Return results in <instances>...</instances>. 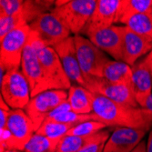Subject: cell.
I'll use <instances>...</instances> for the list:
<instances>
[{"mask_svg": "<svg viewBox=\"0 0 152 152\" xmlns=\"http://www.w3.org/2000/svg\"><path fill=\"white\" fill-rule=\"evenodd\" d=\"M94 94L93 113L107 127H121L148 132L152 127V115L141 107H132Z\"/></svg>", "mask_w": 152, "mask_h": 152, "instance_id": "obj_1", "label": "cell"}, {"mask_svg": "<svg viewBox=\"0 0 152 152\" xmlns=\"http://www.w3.org/2000/svg\"><path fill=\"white\" fill-rule=\"evenodd\" d=\"M29 39L36 49L39 62L50 88L60 90L69 89L72 86V83L67 77L60 58L54 48L48 47L43 43L37 34L32 31Z\"/></svg>", "mask_w": 152, "mask_h": 152, "instance_id": "obj_2", "label": "cell"}, {"mask_svg": "<svg viewBox=\"0 0 152 152\" xmlns=\"http://www.w3.org/2000/svg\"><path fill=\"white\" fill-rule=\"evenodd\" d=\"M31 29L28 25L19 26L0 39V66L7 71L21 67L24 50L28 43Z\"/></svg>", "mask_w": 152, "mask_h": 152, "instance_id": "obj_3", "label": "cell"}, {"mask_svg": "<svg viewBox=\"0 0 152 152\" xmlns=\"http://www.w3.org/2000/svg\"><path fill=\"white\" fill-rule=\"evenodd\" d=\"M96 4V0H58L53 12L63 19L71 34L80 35L87 26Z\"/></svg>", "mask_w": 152, "mask_h": 152, "instance_id": "obj_4", "label": "cell"}, {"mask_svg": "<svg viewBox=\"0 0 152 152\" xmlns=\"http://www.w3.org/2000/svg\"><path fill=\"white\" fill-rule=\"evenodd\" d=\"M77 56L84 76L102 77L105 66L111 61L107 54L82 35L74 36Z\"/></svg>", "mask_w": 152, "mask_h": 152, "instance_id": "obj_5", "label": "cell"}, {"mask_svg": "<svg viewBox=\"0 0 152 152\" xmlns=\"http://www.w3.org/2000/svg\"><path fill=\"white\" fill-rule=\"evenodd\" d=\"M0 87L1 96L12 109H25L31 99L29 83L21 69L7 71Z\"/></svg>", "mask_w": 152, "mask_h": 152, "instance_id": "obj_6", "label": "cell"}, {"mask_svg": "<svg viewBox=\"0 0 152 152\" xmlns=\"http://www.w3.org/2000/svg\"><path fill=\"white\" fill-rule=\"evenodd\" d=\"M28 26L43 43L51 48L71 37V32L66 23L53 11L40 15Z\"/></svg>", "mask_w": 152, "mask_h": 152, "instance_id": "obj_7", "label": "cell"}, {"mask_svg": "<svg viewBox=\"0 0 152 152\" xmlns=\"http://www.w3.org/2000/svg\"><path fill=\"white\" fill-rule=\"evenodd\" d=\"M67 95L66 90L50 89L31 98L24 110L32 120L36 132L53 110L67 100Z\"/></svg>", "mask_w": 152, "mask_h": 152, "instance_id": "obj_8", "label": "cell"}, {"mask_svg": "<svg viewBox=\"0 0 152 152\" xmlns=\"http://www.w3.org/2000/svg\"><path fill=\"white\" fill-rule=\"evenodd\" d=\"M21 71L29 83L31 89V98L41 92L51 89L44 75L36 49L30 39L23 53Z\"/></svg>", "mask_w": 152, "mask_h": 152, "instance_id": "obj_9", "label": "cell"}, {"mask_svg": "<svg viewBox=\"0 0 152 152\" xmlns=\"http://www.w3.org/2000/svg\"><path fill=\"white\" fill-rule=\"evenodd\" d=\"M85 81L86 88L92 93L100 95L118 103L132 107H140L135 99L133 89L129 87L115 84L104 77H85Z\"/></svg>", "mask_w": 152, "mask_h": 152, "instance_id": "obj_10", "label": "cell"}, {"mask_svg": "<svg viewBox=\"0 0 152 152\" xmlns=\"http://www.w3.org/2000/svg\"><path fill=\"white\" fill-rule=\"evenodd\" d=\"M14 140V149L23 151L26 145L36 133L30 118L24 109H12L6 127Z\"/></svg>", "mask_w": 152, "mask_h": 152, "instance_id": "obj_11", "label": "cell"}, {"mask_svg": "<svg viewBox=\"0 0 152 152\" xmlns=\"http://www.w3.org/2000/svg\"><path fill=\"white\" fill-rule=\"evenodd\" d=\"M54 49L58 53L64 70L72 85H79L86 88V81L77 56L74 37L71 36L65 39L54 47Z\"/></svg>", "mask_w": 152, "mask_h": 152, "instance_id": "obj_12", "label": "cell"}, {"mask_svg": "<svg viewBox=\"0 0 152 152\" xmlns=\"http://www.w3.org/2000/svg\"><path fill=\"white\" fill-rule=\"evenodd\" d=\"M91 42L116 61H122L123 26H116L94 32L87 37ZM123 62V61H122Z\"/></svg>", "mask_w": 152, "mask_h": 152, "instance_id": "obj_13", "label": "cell"}, {"mask_svg": "<svg viewBox=\"0 0 152 152\" xmlns=\"http://www.w3.org/2000/svg\"><path fill=\"white\" fill-rule=\"evenodd\" d=\"M120 0H96L91 18L80 35H88L99 31L115 24V18Z\"/></svg>", "mask_w": 152, "mask_h": 152, "instance_id": "obj_14", "label": "cell"}, {"mask_svg": "<svg viewBox=\"0 0 152 152\" xmlns=\"http://www.w3.org/2000/svg\"><path fill=\"white\" fill-rule=\"evenodd\" d=\"M152 50V41L137 35L123 26V41H122V61L130 66L136 64L140 58L146 57Z\"/></svg>", "mask_w": 152, "mask_h": 152, "instance_id": "obj_15", "label": "cell"}, {"mask_svg": "<svg viewBox=\"0 0 152 152\" xmlns=\"http://www.w3.org/2000/svg\"><path fill=\"white\" fill-rule=\"evenodd\" d=\"M146 131L116 127L105 143L103 152H131L142 140Z\"/></svg>", "mask_w": 152, "mask_h": 152, "instance_id": "obj_16", "label": "cell"}, {"mask_svg": "<svg viewBox=\"0 0 152 152\" xmlns=\"http://www.w3.org/2000/svg\"><path fill=\"white\" fill-rule=\"evenodd\" d=\"M132 89L135 99L141 107L152 94V72L144 58L132 66Z\"/></svg>", "mask_w": 152, "mask_h": 152, "instance_id": "obj_17", "label": "cell"}, {"mask_svg": "<svg viewBox=\"0 0 152 152\" xmlns=\"http://www.w3.org/2000/svg\"><path fill=\"white\" fill-rule=\"evenodd\" d=\"M109 136V131L106 129L92 135L65 136L58 145L57 152H79L89 147L106 143Z\"/></svg>", "mask_w": 152, "mask_h": 152, "instance_id": "obj_18", "label": "cell"}, {"mask_svg": "<svg viewBox=\"0 0 152 152\" xmlns=\"http://www.w3.org/2000/svg\"><path fill=\"white\" fill-rule=\"evenodd\" d=\"M67 101L72 111L78 114L93 113L94 94L87 88L72 85L67 92Z\"/></svg>", "mask_w": 152, "mask_h": 152, "instance_id": "obj_19", "label": "cell"}, {"mask_svg": "<svg viewBox=\"0 0 152 152\" xmlns=\"http://www.w3.org/2000/svg\"><path fill=\"white\" fill-rule=\"evenodd\" d=\"M151 11L152 0H120L115 18V24L125 26L133 16Z\"/></svg>", "mask_w": 152, "mask_h": 152, "instance_id": "obj_20", "label": "cell"}, {"mask_svg": "<svg viewBox=\"0 0 152 152\" xmlns=\"http://www.w3.org/2000/svg\"><path fill=\"white\" fill-rule=\"evenodd\" d=\"M102 77L115 84L132 88V67L125 62L109 61L104 67Z\"/></svg>", "mask_w": 152, "mask_h": 152, "instance_id": "obj_21", "label": "cell"}, {"mask_svg": "<svg viewBox=\"0 0 152 152\" xmlns=\"http://www.w3.org/2000/svg\"><path fill=\"white\" fill-rule=\"evenodd\" d=\"M133 32L152 41V13H141L133 16L125 25Z\"/></svg>", "mask_w": 152, "mask_h": 152, "instance_id": "obj_22", "label": "cell"}, {"mask_svg": "<svg viewBox=\"0 0 152 152\" xmlns=\"http://www.w3.org/2000/svg\"><path fill=\"white\" fill-rule=\"evenodd\" d=\"M72 128L73 126L68 125V124H62V123L46 120L41 125V127L37 130L36 133L43 135L52 140L59 142L61 139H63L66 135L68 130Z\"/></svg>", "mask_w": 152, "mask_h": 152, "instance_id": "obj_23", "label": "cell"}, {"mask_svg": "<svg viewBox=\"0 0 152 152\" xmlns=\"http://www.w3.org/2000/svg\"><path fill=\"white\" fill-rule=\"evenodd\" d=\"M59 142L35 133L24 148V152H57Z\"/></svg>", "mask_w": 152, "mask_h": 152, "instance_id": "obj_24", "label": "cell"}, {"mask_svg": "<svg viewBox=\"0 0 152 152\" xmlns=\"http://www.w3.org/2000/svg\"><path fill=\"white\" fill-rule=\"evenodd\" d=\"M46 120L48 121H53V122H58V123H62V124H68L73 127L78 125V124L88 121V120H98L99 121V118L98 116L95 115L94 113L91 114H78L74 111H67L64 112L58 115H56L51 118H48ZM45 120V121H46Z\"/></svg>", "mask_w": 152, "mask_h": 152, "instance_id": "obj_25", "label": "cell"}, {"mask_svg": "<svg viewBox=\"0 0 152 152\" xmlns=\"http://www.w3.org/2000/svg\"><path fill=\"white\" fill-rule=\"evenodd\" d=\"M107 126L101 121L88 120L82 122L68 130L66 136H85L92 135L104 130Z\"/></svg>", "mask_w": 152, "mask_h": 152, "instance_id": "obj_26", "label": "cell"}, {"mask_svg": "<svg viewBox=\"0 0 152 152\" xmlns=\"http://www.w3.org/2000/svg\"><path fill=\"white\" fill-rule=\"evenodd\" d=\"M24 4L25 0H1L0 1V16H15L21 12Z\"/></svg>", "mask_w": 152, "mask_h": 152, "instance_id": "obj_27", "label": "cell"}, {"mask_svg": "<svg viewBox=\"0 0 152 152\" xmlns=\"http://www.w3.org/2000/svg\"><path fill=\"white\" fill-rule=\"evenodd\" d=\"M105 143H101V144H98L92 147H89L86 149H83L79 152H103V148H104Z\"/></svg>", "mask_w": 152, "mask_h": 152, "instance_id": "obj_28", "label": "cell"}, {"mask_svg": "<svg viewBox=\"0 0 152 152\" xmlns=\"http://www.w3.org/2000/svg\"><path fill=\"white\" fill-rule=\"evenodd\" d=\"M131 152H147V143L142 140Z\"/></svg>", "mask_w": 152, "mask_h": 152, "instance_id": "obj_29", "label": "cell"}, {"mask_svg": "<svg viewBox=\"0 0 152 152\" xmlns=\"http://www.w3.org/2000/svg\"><path fill=\"white\" fill-rule=\"evenodd\" d=\"M143 108H145L147 111H148V113H150L152 115V94L149 96V98L148 99L147 102L143 106Z\"/></svg>", "mask_w": 152, "mask_h": 152, "instance_id": "obj_30", "label": "cell"}, {"mask_svg": "<svg viewBox=\"0 0 152 152\" xmlns=\"http://www.w3.org/2000/svg\"><path fill=\"white\" fill-rule=\"evenodd\" d=\"M144 59H145V61L147 62V64L148 65V66H149V68H150V70H151V72H152V50L147 55L146 57H144Z\"/></svg>", "mask_w": 152, "mask_h": 152, "instance_id": "obj_31", "label": "cell"}, {"mask_svg": "<svg viewBox=\"0 0 152 152\" xmlns=\"http://www.w3.org/2000/svg\"><path fill=\"white\" fill-rule=\"evenodd\" d=\"M147 152H152V130L149 132L148 139L147 141Z\"/></svg>", "mask_w": 152, "mask_h": 152, "instance_id": "obj_32", "label": "cell"}, {"mask_svg": "<svg viewBox=\"0 0 152 152\" xmlns=\"http://www.w3.org/2000/svg\"><path fill=\"white\" fill-rule=\"evenodd\" d=\"M5 152H22L20 150H16V149H8V150H6Z\"/></svg>", "mask_w": 152, "mask_h": 152, "instance_id": "obj_33", "label": "cell"}, {"mask_svg": "<svg viewBox=\"0 0 152 152\" xmlns=\"http://www.w3.org/2000/svg\"><path fill=\"white\" fill-rule=\"evenodd\" d=\"M151 13H152V11H151Z\"/></svg>", "mask_w": 152, "mask_h": 152, "instance_id": "obj_34", "label": "cell"}]
</instances>
